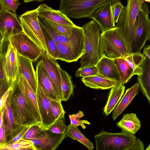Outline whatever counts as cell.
Here are the masks:
<instances>
[{"label":"cell","instance_id":"6da1fadb","mask_svg":"<svg viewBox=\"0 0 150 150\" xmlns=\"http://www.w3.org/2000/svg\"><path fill=\"white\" fill-rule=\"evenodd\" d=\"M94 137L97 150H144L142 141L134 134L122 131L112 133L103 130Z\"/></svg>","mask_w":150,"mask_h":150},{"label":"cell","instance_id":"7a4b0ae2","mask_svg":"<svg viewBox=\"0 0 150 150\" xmlns=\"http://www.w3.org/2000/svg\"><path fill=\"white\" fill-rule=\"evenodd\" d=\"M10 95L15 125H26L36 122L28 104L23 76L21 73L18 79L11 85Z\"/></svg>","mask_w":150,"mask_h":150},{"label":"cell","instance_id":"3957f363","mask_svg":"<svg viewBox=\"0 0 150 150\" xmlns=\"http://www.w3.org/2000/svg\"><path fill=\"white\" fill-rule=\"evenodd\" d=\"M85 38V52L80 58V69L96 65L100 59V28L93 20L81 27Z\"/></svg>","mask_w":150,"mask_h":150},{"label":"cell","instance_id":"277c9868","mask_svg":"<svg viewBox=\"0 0 150 150\" xmlns=\"http://www.w3.org/2000/svg\"><path fill=\"white\" fill-rule=\"evenodd\" d=\"M130 53L129 47L118 28L115 27L101 33L100 58L103 56L113 59L123 58Z\"/></svg>","mask_w":150,"mask_h":150},{"label":"cell","instance_id":"5b68a950","mask_svg":"<svg viewBox=\"0 0 150 150\" xmlns=\"http://www.w3.org/2000/svg\"><path fill=\"white\" fill-rule=\"evenodd\" d=\"M120 0H60L59 10L68 17L91 18L95 11L108 3Z\"/></svg>","mask_w":150,"mask_h":150},{"label":"cell","instance_id":"8992f818","mask_svg":"<svg viewBox=\"0 0 150 150\" xmlns=\"http://www.w3.org/2000/svg\"><path fill=\"white\" fill-rule=\"evenodd\" d=\"M149 13L148 7L144 1L142 9L138 13L134 24L129 45L131 53L141 52L146 42L149 39L150 20Z\"/></svg>","mask_w":150,"mask_h":150},{"label":"cell","instance_id":"52a82bcc","mask_svg":"<svg viewBox=\"0 0 150 150\" xmlns=\"http://www.w3.org/2000/svg\"><path fill=\"white\" fill-rule=\"evenodd\" d=\"M144 0H127L119 16L115 27L120 32L129 47L134 24L139 11L142 8Z\"/></svg>","mask_w":150,"mask_h":150},{"label":"cell","instance_id":"ba28073f","mask_svg":"<svg viewBox=\"0 0 150 150\" xmlns=\"http://www.w3.org/2000/svg\"><path fill=\"white\" fill-rule=\"evenodd\" d=\"M23 32L43 51L47 52L44 35L38 20L37 8L26 11L19 17Z\"/></svg>","mask_w":150,"mask_h":150},{"label":"cell","instance_id":"9c48e42d","mask_svg":"<svg viewBox=\"0 0 150 150\" xmlns=\"http://www.w3.org/2000/svg\"><path fill=\"white\" fill-rule=\"evenodd\" d=\"M0 62L2 64L8 82L11 86L20 74L18 55L9 41L0 43Z\"/></svg>","mask_w":150,"mask_h":150},{"label":"cell","instance_id":"30bf717a","mask_svg":"<svg viewBox=\"0 0 150 150\" xmlns=\"http://www.w3.org/2000/svg\"><path fill=\"white\" fill-rule=\"evenodd\" d=\"M8 40L16 50L18 55L33 62L42 54L43 51L23 32L9 37Z\"/></svg>","mask_w":150,"mask_h":150},{"label":"cell","instance_id":"8fae6325","mask_svg":"<svg viewBox=\"0 0 150 150\" xmlns=\"http://www.w3.org/2000/svg\"><path fill=\"white\" fill-rule=\"evenodd\" d=\"M23 32L21 23L16 13L0 8V42L11 36Z\"/></svg>","mask_w":150,"mask_h":150},{"label":"cell","instance_id":"7c38bea8","mask_svg":"<svg viewBox=\"0 0 150 150\" xmlns=\"http://www.w3.org/2000/svg\"><path fill=\"white\" fill-rule=\"evenodd\" d=\"M85 38L76 42L57 44L58 51L57 59L67 62L77 61L85 52Z\"/></svg>","mask_w":150,"mask_h":150},{"label":"cell","instance_id":"4fadbf2b","mask_svg":"<svg viewBox=\"0 0 150 150\" xmlns=\"http://www.w3.org/2000/svg\"><path fill=\"white\" fill-rule=\"evenodd\" d=\"M67 136V132L56 134L46 129L42 131L36 138L29 140L36 146L37 150H54Z\"/></svg>","mask_w":150,"mask_h":150},{"label":"cell","instance_id":"5bb4252c","mask_svg":"<svg viewBox=\"0 0 150 150\" xmlns=\"http://www.w3.org/2000/svg\"><path fill=\"white\" fill-rule=\"evenodd\" d=\"M36 72L38 84L42 88L46 96L50 100L61 101L56 86L41 59L37 64Z\"/></svg>","mask_w":150,"mask_h":150},{"label":"cell","instance_id":"9a60e30c","mask_svg":"<svg viewBox=\"0 0 150 150\" xmlns=\"http://www.w3.org/2000/svg\"><path fill=\"white\" fill-rule=\"evenodd\" d=\"M36 95L42 120L40 125L47 129L56 121L52 110L51 100L38 84Z\"/></svg>","mask_w":150,"mask_h":150},{"label":"cell","instance_id":"2e32d148","mask_svg":"<svg viewBox=\"0 0 150 150\" xmlns=\"http://www.w3.org/2000/svg\"><path fill=\"white\" fill-rule=\"evenodd\" d=\"M112 4L109 3L100 7L95 11L91 18L99 26L101 33L115 27Z\"/></svg>","mask_w":150,"mask_h":150},{"label":"cell","instance_id":"e0dca14e","mask_svg":"<svg viewBox=\"0 0 150 150\" xmlns=\"http://www.w3.org/2000/svg\"><path fill=\"white\" fill-rule=\"evenodd\" d=\"M44 65L57 88L59 96L62 101L63 96L61 86L60 67L56 59L51 57L43 51L41 56Z\"/></svg>","mask_w":150,"mask_h":150},{"label":"cell","instance_id":"ac0fdd59","mask_svg":"<svg viewBox=\"0 0 150 150\" xmlns=\"http://www.w3.org/2000/svg\"><path fill=\"white\" fill-rule=\"evenodd\" d=\"M37 8L38 16L42 18L61 25L74 27L77 26L60 10H54L45 4L40 5Z\"/></svg>","mask_w":150,"mask_h":150},{"label":"cell","instance_id":"d6986e66","mask_svg":"<svg viewBox=\"0 0 150 150\" xmlns=\"http://www.w3.org/2000/svg\"><path fill=\"white\" fill-rule=\"evenodd\" d=\"M20 73L28 82L34 92L36 94L38 83L36 72L34 68L33 61L18 55Z\"/></svg>","mask_w":150,"mask_h":150},{"label":"cell","instance_id":"ffe728a7","mask_svg":"<svg viewBox=\"0 0 150 150\" xmlns=\"http://www.w3.org/2000/svg\"><path fill=\"white\" fill-rule=\"evenodd\" d=\"M96 65L98 69L99 74L116 80L118 82L117 84H121L120 76L114 59L103 56Z\"/></svg>","mask_w":150,"mask_h":150},{"label":"cell","instance_id":"44dd1931","mask_svg":"<svg viewBox=\"0 0 150 150\" xmlns=\"http://www.w3.org/2000/svg\"><path fill=\"white\" fill-rule=\"evenodd\" d=\"M140 66L143 69L142 74L137 77V83L143 95L150 105V59L146 55Z\"/></svg>","mask_w":150,"mask_h":150},{"label":"cell","instance_id":"7402d4cb","mask_svg":"<svg viewBox=\"0 0 150 150\" xmlns=\"http://www.w3.org/2000/svg\"><path fill=\"white\" fill-rule=\"evenodd\" d=\"M81 81L86 86L95 89L102 90L111 88L115 86L118 82L100 74L83 77Z\"/></svg>","mask_w":150,"mask_h":150},{"label":"cell","instance_id":"603a6c76","mask_svg":"<svg viewBox=\"0 0 150 150\" xmlns=\"http://www.w3.org/2000/svg\"><path fill=\"white\" fill-rule=\"evenodd\" d=\"M139 87L138 83L127 89L119 103L112 111V118L114 120L120 115L138 94Z\"/></svg>","mask_w":150,"mask_h":150},{"label":"cell","instance_id":"cb8c5ba5","mask_svg":"<svg viewBox=\"0 0 150 150\" xmlns=\"http://www.w3.org/2000/svg\"><path fill=\"white\" fill-rule=\"evenodd\" d=\"M23 81L25 90V96L28 106L34 120L40 125L41 123L42 120L39 110L36 94L34 92L23 76Z\"/></svg>","mask_w":150,"mask_h":150},{"label":"cell","instance_id":"d4e9b609","mask_svg":"<svg viewBox=\"0 0 150 150\" xmlns=\"http://www.w3.org/2000/svg\"><path fill=\"white\" fill-rule=\"evenodd\" d=\"M117 125L122 131L134 134L139 131L141 126L140 121L134 113L124 114Z\"/></svg>","mask_w":150,"mask_h":150},{"label":"cell","instance_id":"484cf974","mask_svg":"<svg viewBox=\"0 0 150 150\" xmlns=\"http://www.w3.org/2000/svg\"><path fill=\"white\" fill-rule=\"evenodd\" d=\"M125 89L124 85L117 84L111 88L103 109V112L105 115H108L116 107L124 94Z\"/></svg>","mask_w":150,"mask_h":150},{"label":"cell","instance_id":"4316f807","mask_svg":"<svg viewBox=\"0 0 150 150\" xmlns=\"http://www.w3.org/2000/svg\"><path fill=\"white\" fill-rule=\"evenodd\" d=\"M114 60L120 76L121 84L124 85L134 75L133 69L123 58L114 59Z\"/></svg>","mask_w":150,"mask_h":150},{"label":"cell","instance_id":"83f0119b","mask_svg":"<svg viewBox=\"0 0 150 150\" xmlns=\"http://www.w3.org/2000/svg\"><path fill=\"white\" fill-rule=\"evenodd\" d=\"M78 127L71 123L69 124L67 131V136L79 142L89 150H92L94 148L93 144L81 133Z\"/></svg>","mask_w":150,"mask_h":150},{"label":"cell","instance_id":"f1b7e54d","mask_svg":"<svg viewBox=\"0 0 150 150\" xmlns=\"http://www.w3.org/2000/svg\"><path fill=\"white\" fill-rule=\"evenodd\" d=\"M60 73L63 101H66L73 93V85L71 76L67 72L60 68Z\"/></svg>","mask_w":150,"mask_h":150},{"label":"cell","instance_id":"f546056e","mask_svg":"<svg viewBox=\"0 0 150 150\" xmlns=\"http://www.w3.org/2000/svg\"><path fill=\"white\" fill-rule=\"evenodd\" d=\"M145 55L141 52L131 53L123 57L132 68L134 75L138 76L143 73L140 65L144 58Z\"/></svg>","mask_w":150,"mask_h":150},{"label":"cell","instance_id":"4dcf8cb0","mask_svg":"<svg viewBox=\"0 0 150 150\" xmlns=\"http://www.w3.org/2000/svg\"><path fill=\"white\" fill-rule=\"evenodd\" d=\"M0 150H37V149L30 140L22 138L12 144H0Z\"/></svg>","mask_w":150,"mask_h":150},{"label":"cell","instance_id":"1f68e13d","mask_svg":"<svg viewBox=\"0 0 150 150\" xmlns=\"http://www.w3.org/2000/svg\"><path fill=\"white\" fill-rule=\"evenodd\" d=\"M37 124L38 123L35 122L26 125L15 126L10 132L7 137V142L5 144H11L18 141L23 138L31 127Z\"/></svg>","mask_w":150,"mask_h":150},{"label":"cell","instance_id":"d6a6232c","mask_svg":"<svg viewBox=\"0 0 150 150\" xmlns=\"http://www.w3.org/2000/svg\"><path fill=\"white\" fill-rule=\"evenodd\" d=\"M4 117L6 121L5 125L8 137L11 130L14 127L17 125L15 123L13 109L11 104L10 93L6 105L4 108Z\"/></svg>","mask_w":150,"mask_h":150},{"label":"cell","instance_id":"836d02e7","mask_svg":"<svg viewBox=\"0 0 150 150\" xmlns=\"http://www.w3.org/2000/svg\"><path fill=\"white\" fill-rule=\"evenodd\" d=\"M41 27L44 35L47 49L46 53L51 57L57 60L59 53L57 44L45 30L42 26Z\"/></svg>","mask_w":150,"mask_h":150},{"label":"cell","instance_id":"e575fe53","mask_svg":"<svg viewBox=\"0 0 150 150\" xmlns=\"http://www.w3.org/2000/svg\"><path fill=\"white\" fill-rule=\"evenodd\" d=\"M42 18L45 23L62 34L68 36H70L72 34L74 27L59 24L51 21Z\"/></svg>","mask_w":150,"mask_h":150},{"label":"cell","instance_id":"d590c367","mask_svg":"<svg viewBox=\"0 0 150 150\" xmlns=\"http://www.w3.org/2000/svg\"><path fill=\"white\" fill-rule=\"evenodd\" d=\"M64 117L56 120L47 129L56 134H62L67 132V127L65 124Z\"/></svg>","mask_w":150,"mask_h":150},{"label":"cell","instance_id":"8d00e7d4","mask_svg":"<svg viewBox=\"0 0 150 150\" xmlns=\"http://www.w3.org/2000/svg\"><path fill=\"white\" fill-rule=\"evenodd\" d=\"M50 100L52 110L55 121L64 117L65 112L62 104V101Z\"/></svg>","mask_w":150,"mask_h":150},{"label":"cell","instance_id":"74e56055","mask_svg":"<svg viewBox=\"0 0 150 150\" xmlns=\"http://www.w3.org/2000/svg\"><path fill=\"white\" fill-rule=\"evenodd\" d=\"M98 74V69L96 65L86 67L82 69L79 68L75 74L76 77H85L97 75Z\"/></svg>","mask_w":150,"mask_h":150},{"label":"cell","instance_id":"f35d334b","mask_svg":"<svg viewBox=\"0 0 150 150\" xmlns=\"http://www.w3.org/2000/svg\"><path fill=\"white\" fill-rule=\"evenodd\" d=\"M46 129V128L38 124L35 125L28 130L22 138L27 139H35L37 137L42 131Z\"/></svg>","mask_w":150,"mask_h":150},{"label":"cell","instance_id":"ab89813d","mask_svg":"<svg viewBox=\"0 0 150 150\" xmlns=\"http://www.w3.org/2000/svg\"><path fill=\"white\" fill-rule=\"evenodd\" d=\"M3 66L0 62V96L1 97L11 87Z\"/></svg>","mask_w":150,"mask_h":150},{"label":"cell","instance_id":"60d3db41","mask_svg":"<svg viewBox=\"0 0 150 150\" xmlns=\"http://www.w3.org/2000/svg\"><path fill=\"white\" fill-rule=\"evenodd\" d=\"M84 116L83 112L79 111L76 114H74L69 115L71 124L77 126H80L83 129H85L86 127L84 124L91 125V123L86 120H81V118Z\"/></svg>","mask_w":150,"mask_h":150},{"label":"cell","instance_id":"b9f144b4","mask_svg":"<svg viewBox=\"0 0 150 150\" xmlns=\"http://www.w3.org/2000/svg\"><path fill=\"white\" fill-rule=\"evenodd\" d=\"M20 3L16 0H0V8L16 13Z\"/></svg>","mask_w":150,"mask_h":150},{"label":"cell","instance_id":"7bdbcfd3","mask_svg":"<svg viewBox=\"0 0 150 150\" xmlns=\"http://www.w3.org/2000/svg\"><path fill=\"white\" fill-rule=\"evenodd\" d=\"M124 7L120 1L112 4V10L115 23L117 22L120 14Z\"/></svg>","mask_w":150,"mask_h":150},{"label":"cell","instance_id":"ee69618b","mask_svg":"<svg viewBox=\"0 0 150 150\" xmlns=\"http://www.w3.org/2000/svg\"><path fill=\"white\" fill-rule=\"evenodd\" d=\"M7 141V134L4 119L2 124L0 127V144H5Z\"/></svg>","mask_w":150,"mask_h":150},{"label":"cell","instance_id":"f6af8a7d","mask_svg":"<svg viewBox=\"0 0 150 150\" xmlns=\"http://www.w3.org/2000/svg\"><path fill=\"white\" fill-rule=\"evenodd\" d=\"M11 89V86L1 97L0 111L4 109Z\"/></svg>","mask_w":150,"mask_h":150},{"label":"cell","instance_id":"bcb514c9","mask_svg":"<svg viewBox=\"0 0 150 150\" xmlns=\"http://www.w3.org/2000/svg\"><path fill=\"white\" fill-rule=\"evenodd\" d=\"M143 53L148 56L150 59V45L144 47L143 50Z\"/></svg>","mask_w":150,"mask_h":150},{"label":"cell","instance_id":"7dc6e473","mask_svg":"<svg viewBox=\"0 0 150 150\" xmlns=\"http://www.w3.org/2000/svg\"><path fill=\"white\" fill-rule=\"evenodd\" d=\"M4 109L0 111V127H1L4 120Z\"/></svg>","mask_w":150,"mask_h":150},{"label":"cell","instance_id":"c3c4849f","mask_svg":"<svg viewBox=\"0 0 150 150\" xmlns=\"http://www.w3.org/2000/svg\"><path fill=\"white\" fill-rule=\"evenodd\" d=\"M44 0H23V2L24 3H26L34 1H37L39 2H41Z\"/></svg>","mask_w":150,"mask_h":150},{"label":"cell","instance_id":"681fc988","mask_svg":"<svg viewBox=\"0 0 150 150\" xmlns=\"http://www.w3.org/2000/svg\"><path fill=\"white\" fill-rule=\"evenodd\" d=\"M145 149L146 150H150V143Z\"/></svg>","mask_w":150,"mask_h":150},{"label":"cell","instance_id":"f907efd6","mask_svg":"<svg viewBox=\"0 0 150 150\" xmlns=\"http://www.w3.org/2000/svg\"><path fill=\"white\" fill-rule=\"evenodd\" d=\"M144 1L147 2H150V0H144Z\"/></svg>","mask_w":150,"mask_h":150},{"label":"cell","instance_id":"816d5d0a","mask_svg":"<svg viewBox=\"0 0 150 150\" xmlns=\"http://www.w3.org/2000/svg\"><path fill=\"white\" fill-rule=\"evenodd\" d=\"M149 39H150V36H149ZM149 45H150V44Z\"/></svg>","mask_w":150,"mask_h":150},{"label":"cell","instance_id":"f5cc1de1","mask_svg":"<svg viewBox=\"0 0 150 150\" xmlns=\"http://www.w3.org/2000/svg\"><path fill=\"white\" fill-rule=\"evenodd\" d=\"M16 1H19V0H16Z\"/></svg>","mask_w":150,"mask_h":150}]
</instances>
